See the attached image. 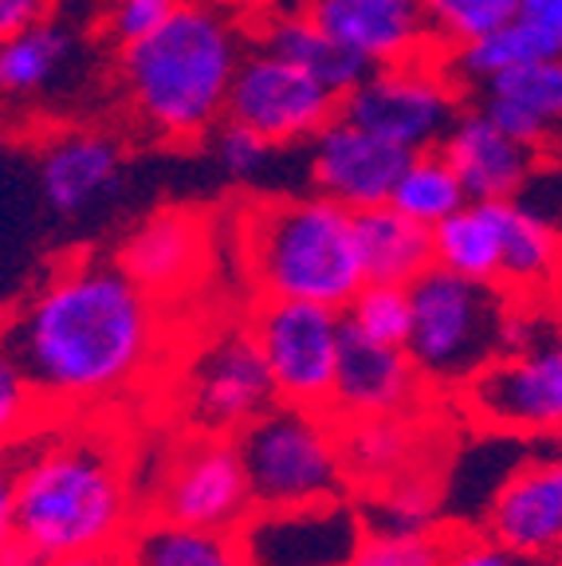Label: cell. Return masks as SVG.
<instances>
[{
  "label": "cell",
  "mask_w": 562,
  "mask_h": 566,
  "mask_svg": "<svg viewBox=\"0 0 562 566\" xmlns=\"http://www.w3.org/2000/svg\"><path fill=\"white\" fill-rule=\"evenodd\" d=\"M339 111H343V98L331 87H323L299 63L256 44L240 60L225 118L248 126L272 142L275 150H283V146L311 142L339 118Z\"/></svg>",
  "instance_id": "obj_12"
},
{
  "label": "cell",
  "mask_w": 562,
  "mask_h": 566,
  "mask_svg": "<svg viewBox=\"0 0 562 566\" xmlns=\"http://www.w3.org/2000/svg\"><path fill=\"white\" fill-rule=\"evenodd\" d=\"M44 406L91 409L118 401L154 374L166 346V303L142 292L115 260L55 264L0 323Z\"/></svg>",
  "instance_id": "obj_1"
},
{
  "label": "cell",
  "mask_w": 562,
  "mask_h": 566,
  "mask_svg": "<svg viewBox=\"0 0 562 566\" xmlns=\"http://www.w3.org/2000/svg\"><path fill=\"white\" fill-rule=\"evenodd\" d=\"M71 48H75L71 32L52 20L12 40H0V95L24 98L44 91L71 60Z\"/></svg>",
  "instance_id": "obj_29"
},
{
  "label": "cell",
  "mask_w": 562,
  "mask_h": 566,
  "mask_svg": "<svg viewBox=\"0 0 562 566\" xmlns=\"http://www.w3.org/2000/svg\"><path fill=\"white\" fill-rule=\"evenodd\" d=\"M429 12L440 44L457 48L511 24L519 17V0H429Z\"/></svg>",
  "instance_id": "obj_33"
},
{
  "label": "cell",
  "mask_w": 562,
  "mask_h": 566,
  "mask_svg": "<svg viewBox=\"0 0 562 566\" xmlns=\"http://www.w3.org/2000/svg\"><path fill=\"white\" fill-rule=\"evenodd\" d=\"M554 563H559V566H562V547H559V551H554Z\"/></svg>",
  "instance_id": "obj_43"
},
{
  "label": "cell",
  "mask_w": 562,
  "mask_h": 566,
  "mask_svg": "<svg viewBox=\"0 0 562 566\" xmlns=\"http://www.w3.org/2000/svg\"><path fill=\"white\" fill-rule=\"evenodd\" d=\"M256 44L283 55V60L299 63V67L308 71V75H315V80L323 83V87H331L339 98L351 95L370 71H374L366 60H358L351 48H343L334 35H326L303 9L264 20L260 32H256Z\"/></svg>",
  "instance_id": "obj_24"
},
{
  "label": "cell",
  "mask_w": 562,
  "mask_h": 566,
  "mask_svg": "<svg viewBox=\"0 0 562 566\" xmlns=\"http://www.w3.org/2000/svg\"><path fill=\"white\" fill-rule=\"evenodd\" d=\"M358 507L366 531H378V535H429L440 520L437 488L417 476H402L394 484L374 488Z\"/></svg>",
  "instance_id": "obj_31"
},
{
  "label": "cell",
  "mask_w": 562,
  "mask_h": 566,
  "mask_svg": "<svg viewBox=\"0 0 562 566\" xmlns=\"http://www.w3.org/2000/svg\"><path fill=\"white\" fill-rule=\"evenodd\" d=\"M303 12L370 67L445 52L429 0H308Z\"/></svg>",
  "instance_id": "obj_14"
},
{
  "label": "cell",
  "mask_w": 562,
  "mask_h": 566,
  "mask_svg": "<svg viewBox=\"0 0 562 566\" xmlns=\"http://www.w3.org/2000/svg\"><path fill=\"white\" fill-rule=\"evenodd\" d=\"M339 115L402 150L425 154L437 150L460 118V83L452 80L445 52L389 63L374 67L351 95H343Z\"/></svg>",
  "instance_id": "obj_8"
},
{
  "label": "cell",
  "mask_w": 562,
  "mask_h": 566,
  "mask_svg": "<svg viewBox=\"0 0 562 566\" xmlns=\"http://www.w3.org/2000/svg\"><path fill=\"white\" fill-rule=\"evenodd\" d=\"M554 441H559V457H562V433H559V437H554Z\"/></svg>",
  "instance_id": "obj_44"
},
{
  "label": "cell",
  "mask_w": 562,
  "mask_h": 566,
  "mask_svg": "<svg viewBox=\"0 0 562 566\" xmlns=\"http://www.w3.org/2000/svg\"><path fill=\"white\" fill-rule=\"evenodd\" d=\"M212 154H217L220 174L229 177V181L252 186V181H260V177L268 174L275 146L268 138H260L256 130H248V126L225 118V123L212 130Z\"/></svg>",
  "instance_id": "obj_35"
},
{
  "label": "cell",
  "mask_w": 562,
  "mask_h": 566,
  "mask_svg": "<svg viewBox=\"0 0 562 566\" xmlns=\"http://www.w3.org/2000/svg\"><path fill=\"white\" fill-rule=\"evenodd\" d=\"M311 146V186L315 193L331 197L343 209L351 212H366L389 205L397 177L409 166L414 154L394 146V142L378 138L366 126L351 123V118H334L331 126L315 134L308 142Z\"/></svg>",
  "instance_id": "obj_15"
},
{
  "label": "cell",
  "mask_w": 562,
  "mask_h": 566,
  "mask_svg": "<svg viewBox=\"0 0 562 566\" xmlns=\"http://www.w3.org/2000/svg\"><path fill=\"white\" fill-rule=\"evenodd\" d=\"M414 327H409V358L429 389H465L488 363L500 358L503 318L511 295L500 283H480L468 275L433 264L417 283Z\"/></svg>",
  "instance_id": "obj_5"
},
{
  "label": "cell",
  "mask_w": 562,
  "mask_h": 566,
  "mask_svg": "<svg viewBox=\"0 0 562 566\" xmlns=\"http://www.w3.org/2000/svg\"><path fill=\"white\" fill-rule=\"evenodd\" d=\"M244 52V32L229 12L209 0H185L166 28L118 55L126 103L158 138H205L225 123Z\"/></svg>",
  "instance_id": "obj_3"
},
{
  "label": "cell",
  "mask_w": 562,
  "mask_h": 566,
  "mask_svg": "<svg viewBox=\"0 0 562 566\" xmlns=\"http://www.w3.org/2000/svg\"><path fill=\"white\" fill-rule=\"evenodd\" d=\"M445 566H535V558H523L480 535V539H448Z\"/></svg>",
  "instance_id": "obj_39"
},
{
  "label": "cell",
  "mask_w": 562,
  "mask_h": 566,
  "mask_svg": "<svg viewBox=\"0 0 562 566\" xmlns=\"http://www.w3.org/2000/svg\"><path fill=\"white\" fill-rule=\"evenodd\" d=\"M123 174V150L103 130H60L40 146V189L60 217L103 201Z\"/></svg>",
  "instance_id": "obj_20"
},
{
  "label": "cell",
  "mask_w": 562,
  "mask_h": 566,
  "mask_svg": "<svg viewBox=\"0 0 562 566\" xmlns=\"http://www.w3.org/2000/svg\"><path fill=\"white\" fill-rule=\"evenodd\" d=\"M500 287L511 300H547L562 272V240L551 221L519 201H500Z\"/></svg>",
  "instance_id": "obj_23"
},
{
  "label": "cell",
  "mask_w": 562,
  "mask_h": 566,
  "mask_svg": "<svg viewBox=\"0 0 562 566\" xmlns=\"http://www.w3.org/2000/svg\"><path fill=\"white\" fill-rule=\"evenodd\" d=\"M433 248H437V268L496 283L503 260L500 201H468L465 209L433 229Z\"/></svg>",
  "instance_id": "obj_26"
},
{
  "label": "cell",
  "mask_w": 562,
  "mask_h": 566,
  "mask_svg": "<svg viewBox=\"0 0 562 566\" xmlns=\"http://www.w3.org/2000/svg\"><path fill=\"white\" fill-rule=\"evenodd\" d=\"M256 512L237 437L189 433L169 449L149 492V520L237 535Z\"/></svg>",
  "instance_id": "obj_7"
},
{
  "label": "cell",
  "mask_w": 562,
  "mask_h": 566,
  "mask_svg": "<svg viewBox=\"0 0 562 566\" xmlns=\"http://www.w3.org/2000/svg\"><path fill=\"white\" fill-rule=\"evenodd\" d=\"M244 264L260 300L346 311L366 287L354 212L323 193L252 205L244 212Z\"/></svg>",
  "instance_id": "obj_4"
},
{
  "label": "cell",
  "mask_w": 562,
  "mask_h": 566,
  "mask_svg": "<svg viewBox=\"0 0 562 566\" xmlns=\"http://www.w3.org/2000/svg\"><path fill=\"white\" fill-rule=\"evenodd\" d=\"M256 507L315 504L351 492L343 424L326 409L275 401L237 433Z\"/></svg>",
  "instance_id": "obj_6"
},
{
  "label": "cell",
  "mask_w": 562,
  "mask_h": 566,
  "mask_svg": "<svg viewBox=\"0 0 562 566\" xmlns=\"http://www.w3.org/2000/svg\"><path fill=\"white\" fill-rule=\"evenodd\" d=\"M354 232H358L366 283H402V287H409L437 264L433 229L409 221L394 205L354 212Z\"/></svg>",
  "instance_id": "obj_22"
},
{
  "label": "cell",
  "mask_w": 562,
  "mask_h": 566,
  "mask_svg": "<svg viewBox=\"0 0 562 566\" xmlns=\"http://www.w3.org/2000/svg\"><path fill=\"white\" fill-rule=\"evenodd\" d=\"M433 389L405 346H386L362 338L346 327L339 378H334L331 409L339 421H366V417H414Z\"/></svg>",
  "instance_id": "obj_16"
},
{
  "label": "cell",
  "mask_w": 562,
  "mask_h": 566,
  "mask_svg": "<svg viewBox=\"0 0 562 566\" xmlns=\"http://www.w3.org/2000/svg\"><path fill=\"white\" fill-rule=\"evenodd\" d=\"M343 424V460L351 488L374 492L402 476H414V460L422 449V429L414 417H366Z\"/></svg>",
  "instance_id": "obj_25"
},
{
  "label": "cell",
  "mask_w": 562,
  "mask_h": 566,
  "mask_svg": "<svg viewBox=\"0 0 562 566\" xmlns=\"http://www.w3.org/2000/svg\"><path fill=\"white\" fill-rule=\"evenodd\" d=\"M205 260H209V224L197 212L162 209L146 217L138 229L126 232L115 264L138 283L142 292L169 303L185 287H194Z\"/></svg>",
  "instance_id": "obj_17"
},
{
  "label": "cell",
  "mask_w": 562,
  "mask_h": 566,
  "mask_svg": "<svg viewBox=\"0 0 562 566\" xmlns=\"http://www.w3.org/2000/svg\"><path fill=\"white\" fill-rule=\"evenodd\" d=\"M465 413L503 437L562 433V327L535 346L500 354L465 389Z\"/></svg>",
  "instance_id": "obj_11"
},
{
  "label": "cell",
  "mask_w": 562,
  "mask_h": 566,
  "mask_svg": "<svg viewBox=\"0 0 562 566\" xmlns=\"http://www.w3.org/2000/svg\"><path fill=\"white\" fill-rule=\"evenodd\" d=\"M448 539H440L437 531L429 535H378L366 531L358 555L351 566H445Z\"/></svg>",
  "instance_id": "obj_36"
},
{
  "label": "cell",
  "mask_w": 562,
  "mask_h": 566,
  "mask_svg": "<svg viewBox=\"0 0 562 566\" xmlns=\"http://www.w3.org/2000/svg\"><path fill=\"white\" fill-rule=\"evenodd\" d=\"M483 535L523 558H554L562 547V457L511 472L483 507Z\"/></svg>",
  "instance_id": "obj_18"
},
{
  "label": "cell",
  "mask_w": 562,
  "mask_h": 566,
  "mask_svg": "<svg viewBox=\"0 0 562 566\" xmlns=\"http://www.w3.org/2000/svg\"><path fill=\"white\" fill-rule=\"evenodd\" d=\"M17 460V558L60 566L71 558L123 555L138 527V492L123 444L103 433H24Z\"/></svg>",
  "instance_id": "obj_2"
},
{
  "label": "cell",
  "mask_w": 562,
  "mask_h": 566,
  "mask_svg": "<svg viewBox=\"0 0 562 566\" xmlns=\"http://www.w3.org/2000/svg\"><path fill=\"white\" fill-rule=\"evenodd\" d=\"M40 394L28 381L24 366L17 363V354L0 343V452H9L24 433L35 429L40 417Z\"/></svg>",
  "instance_id": "obj_34"
},
{
  "label": "cell",
  "mask_w": 562,
  "mask_h": 566,
  "mask_svg": "<svg viewBox=\"0 0 562 566\" xmlns=\"http://www.w3.org/2000/svg\"><path fill=\"white\" fill-rule=\"evenodd\" d=\"M480 111L516 142L539 150L562 126V60H535L480 87Z\"/></svg>",
  "instance_id": "obj_21"
},
{
  "label": "cell",
  "mask_w": 562,
  "mask_h": 566,
  "mask_svg": "<svg viewBox=\"0 0 562 566\" xmlns=\"http://www.w3.org/2000/svg\"><path fill=\"white\" fill-rule=\"evenodd\" d=\"M0 566H24L17 558V460L0 452Z\"/></svg>",
  "instance_id": "obj_38"
},
{
  "label": "cell",
  "mask_w": 562,
  "mask_h": 566,
  "mask_svg": "<svg viewBox=\"0 0 562 566\" xmlns=\"http://www.w3.org/2000/svg\"><path fill=\"white\" fill-rule=\"evenodd\" d=\"M275 406V386L252 327H220L194 346L177 378V409L194 433L237 437Z\"/></svg>",
  "instance_id": "obj_9"
},
{
  "label": "cell",
  "mask_w": 562,
  "mask_h": 566,
  "mask_svg": "<svg viewBox=\"0 0 562 566\" xmlns=\"http://www.w3.org/2000/svg\"><path fill=\"white\" fill-rule=\"evenodd\" d=\"M346 327L362 338L386 346L409 343V327H414V295L402 283H366L343 311Z\"/></svg>",
  "instance_id": "obj_32"
},
{
  "label": "cell",
  "mask_w": 562,
  "mask_h": 566,
  "mask_svg": "<svg viewBox=\"0 0 562 566\" xmlns=\"http://www.w3.org/2000/svg\"><path fill=\"white\" fill-rule=\"evenodd\" d=\"M181 4L185 0H115V9H111V35L123 48L138 44V40L154 35L158 28H166Z\"/></svg>",
  "instance_id": "obj_37"
},
{
  "label": "cell",
  "mask_w": 562,
  "mask_h": 566,
  "mask_svg": "<svg viewBox=\"0 0 562 566\" xmlns=\"http://www.w3.org/2000/svg\"><path fill=\"white\" fill-rule=\"evenodd\" d=\"M60 566H123V555H95V558H71Z\"/></svg>",
  "instance_id": "obj_42"
},
{
  "label": "cell",
  "mask_w": 562,
  "mask_h": 566,
  "mask_svg": "<svg viewBox=\"0 0 562 566\" xmlns=\"http://www.w3.org/2000/svg\"><path fill=\"white\" fill-rule=\"evenodd\" d=\"M437 150L460 177L468 201H516L535 174V150L503 134L480 106L460 111Z\"/></svg>",
  "instance_id": "obj_19"
},
{
  "label": "cell",
  "mask_w": 562,
  "mask_h": 566,
  "mask_svg": "<svg viewBox=\"0 0 562 566\" xmlns=\"http://www.w3.org/2000/svg\"><path fill=\"white\" fill-rule=\"evenodd\" d=\"M366 539V520L351 495L315 504L256 507L237 531L252 566H351Z\"/></svg>",
  "instance_id": "obj_13"
},
{
  "label": "cell",
  "mask_w": 562,
  "mask_h": 566,
  "mask_svg": "<svg viewBox=\"0 0 562 566\" xmlns=\"http://www.w3.org/2000/svg\"><path fill=\"white\" fill-rule=\"evenodd\" d=\"M519 20L535 28L547 52L562 60V0H519Z\"/></svg>",
  "instance_id": "obj_40"
},
{
  "label": "cell",
  "mask_w": 562,
  "mask_h": 566,
  "mask_svg": "<svg viewBox=\"0 0 562 566\" xmlns=\"http://www.w3.org/2000/svg\"><path fill=\"white\" fill-rule=\"evenodd\" d=\"M389 205L397 212H405L409 221L425 224V229H437L452 212L465 209L468 193L460 186V177L452 174V166L440 158V150H425L414 154L409 166L402 169L394 193H389Z\"/></svg>",
  "instance_id": "obj_30"
},
{
  "label": "cell",
  "mask_w": 562,
  "mask_h": 566,
  "mask_svg": "<svg viewBox=\"0 0 562 566\" xmlns=\"http://www.w3.org/2000/svg\"><path fill=\"white\" fill-rule=\"evenodd\" d=\"M123 566H252L240 551L237 535L177 527V523L146 520L123 551Z\"/></svg>",
  "instance_id": "obj_27"
},
{
  "label": "cell",
  "mask_w": 562,
  "mask_h": 566,
  "mask_svg": "<svg viewBox=\"0 0 562 566\" xmlns=\"http://www.w3.org/2000/svg\"><path fill=\"white\" fill-rule=\"evenodd\" d=\"M248 327L272 374L275 401L331 409L339 354L346 338L343 311L323 307V303L260 300L248 315Z\"/></svg>",
  "instance_id": "obj_10"
},
{
  "label": "cell",
  "mask_w": 562,
  "mask_h": 566,
  "mask_svg": "<svg viewBox=\"0 0 562 566\" xmlns=\"http://www.w3.org/2000/svg\"><path fill=\"white\" fill-rule=\"evenodd\" d=\"M535 60H554V55L547 52L543 35L531 24H523L519 17L511 24H503L500 32H488L480 40H468V44L457 48H445V63L460 87H468V83L472 87H488L492 80H500L503 71L523 67V63H535Z\"/></svg>",
  "instance_id": "obj_28"
},
{
  "label": "cell",
  "mask_w": 562,
  "mask_h": 566,
  "mask_svg": "<svg viewBox=\"0 0 562 566\" xmlns=\"http://www.w3.org/2000/svg\"><path fill=\"white\" fill-rule=\"evenodd\" d=\"M48 12H52V0H0V40L48 24Z\"/></svg>",
  "instance_id": "obj_41"
}]
</instances>
